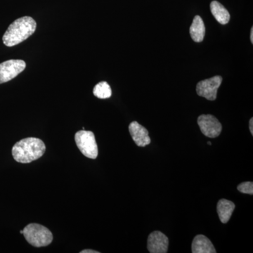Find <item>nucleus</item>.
<instances>
[{
  "mask_svg": "<svg viewBox=\"0 0 253 253\" xmlns=\"http://www.w3.org/2000/svg\"><path fill=\"white\" fill-rule=\"evenodd\" d=\"M37 23L33 18L24 16L11 23L5 32L2 41L6 46L17 45L27 40L36 32Z\"/></svg>",
  "mask_w": 253,
  "mask_h": 253,
  "instance_id": "obj_1",
  "label": "nucleus"
},
{
  "mask_svg": "<svg viewBox=\"0 0 253 253\" xmlns=\"http://www.w3.org/2000/svg\"><path fill=\"white\" fill-rule=\"evenodd\" d=\"M46 151L44 143L36 137L21 139L12 148V155L18 163H29L39 159Z\"/></svg>",
  "mask_w": 253,
  "mask_h": 253,
  "instance_id": "obj_2",
  "label": "nucleus"
},
{
  "mask_svg": "<svg viewBox=\"0 0 253 253\" xmlns=\"http://www.w3.org/2000/svg\"><path fill=\"white\" fill-rule=\"evenodd\" d=\"M23 234L28 244L34 247H45L53 241L52 233L41 224H29L23 229Z\"/></svg>",
  "mask_w": 253,
  "mask_h": 253,
  "instance_id": "obj_3",
  "label": "nucleus"
},
{
  "mask_svg": "<svg viewBox=\"0 0 253 253\" xmlns=\"http://www.w3.org/2000/svg\"><path fill=\"white\" fill-rule=\"evenodd\" d=\"M76 145L82 154L86 158L96 159L97 158L98 146L94 133L84 129L78 131L75 135Z\"/></svg>",
  "mask_w": 253,
  "mask_h": 253,
  "instance_id": "obj_4",
  "label": "nucleus"
},
{
  "mask_svg": "<svg viewBox=\"0 0 253 253\" xmlns=\"http://www.w3.org/2000/svg\"><path fill=\"white\" fill-rule=\"evenodd\" d=\"M26 67V63L23 60H8L0 63V84L14 79Z\"/></svg>",
  "mask_w": 253,
  "mask_h": 253,
  "instance_id": "obj_5",
  "label": "nucleus"
},
{
  "mask_svg": "<svg viewBox=\"0 0 253 253\" xmlns=\"http://www.w3.org/2000/svg\"><path fill=\"white\" fill-rule=\"evenodd\" d=\"M222 83V78L217 76L199 82L196 85V92L198 95L206 98L209 101L217 99V90Z\"/></svg>",
  "mask_w": 253,
  "mask_h": 253,
  "instance_id": "obj_6",
  "label": "nucleus"
},
{
  "mask_svg": "<svg viewBox=\"0 0 253 253\" xmlns=\"http://www.w3.org/2000/svg\"><path fill=\"white\" fill-rule=\"evenodd\" d=\"M198 125L205 136L216 138L222 130V126L217 118L212 115H201L198 118Z\"/></svg>",
  "mask_w": 253,
  "mask_h": 253,
  "instance_id": "obj_7",
  "label": "nucleus"
},
{
  "mask_svg": "<svg viewBox=\"0 0 253 253\" xmlns=\"http://www.w3.org/2000/svg\"><path fill=\"white\" fill-rule=\"evenodd\" d=\"M169 246V239L161 231H155L148 238L147 249L151 253H166Z\"/></svg>",
  "mask_w": 253,
  "mask_h": 253,
  "instance_id": "obj_8",
  "label": "nucleus"
},
{
  "mask_svg": "<svg viewBox=\"0 0 253 253\" xmlns=\"http://www.w3.org/2000/svg\"><path fill=\"white\" fill-rule=\"evenodd\" d=\"M129 131L133 140L139 147H144L151 144L149 131L136 121L129 124Z\"/></svg>",
  "mask_w": 253,
  "mask_h": 253,
  "instance_id": "obj_9",
  "label": "nucleus"
},
{
  "mask_svg": "<svg viewBox=\"0 0 253 253\" xmlns=\"http://www.w3.org/2000/svg\"><path fill=\"white\" fill-rule=\"evenodd\" d=\"M193 253H216L215 249L212 242L206 236L197 235L193 240Z\"/></svg>",
  "mask_w": 253,
  "mask_h": 253,
  "instance_id": "obj_10",
  "label": "nucleus"
},
{
  "mask_svg": "<svg viewBox=\"0 0 253 253\" xmlns=\"http://www.w3.org/2000/svg\"><path fill=\"white\" fill-rule=\"evenodd\" d=\"M234 209L235 204L234 203L229 200H219L217 204V211L219 219L223 224H226L229 221Z\"/></svg>",
  "mask_w": 253,
  "mask_h": 253,
  "instance_id": "obj_11",
  "label": "nucleus"
},
{
  "mask_svg": "<svg viewBox=\"0 0 253 253\" xmlns=\"http://www.w3.org/2000/svg\"><path fill=\"white\" fill-rule=\"evenodd\" d=\"M189 32L191 38L196 42H201L204 41L206 35V27L201 16H195L192 24L190 27Z\"/></svg>",
  "mask_w": 253,
  "mask_h": 253,
  "instance_id": "obj_12",
  "label": "nucleus"
},
{
  "mask_svg": "<svg viewBox=\"0 0 253 253\" xmlns=\"http://www.w3.org/2000/svg\"><path fill=\"white\" fill-rule=\"evenodd\" d=\"M211 11L216 21L220 24L225 25L229 22L230 14L227 9L219 1H212L211 2Z\"/></svg>",
  "mask_w": 253,
  "mask_h": 253,
  "instance_id": "obj_13",
  "label": "nucleus"
},
{
  "mask_svg": "<svg viewBox=\"0 0 253 253\" xmlns=\"http://www.w3.org/2000/svg\"><path fill=\"white\" fill-rule=\"evenodd\" d=\"M93 94L99 99H104L110 98L112 95L111 86L106 82H100L93 89Z\"/></svg>",
  "mask_w": 253,
  "mask_h": 253,
  "instance_id": "obj_14",
  "label": "nucleus"
},
{
  "mask_svg": "<svg viewBox=\"0 0 253 253\" xmlns=\"http://www.w3.org/2000/svg\"><path fill=\"white\" fill-rule=\"evenodd\" d=\"M240 192L243 194L253 195V183L252 181H246L241 183L237 187Z\"/></svg>",
  "mask_w": 253,
  "mask_h": 253,
  "instance_id": "obj_15",
  "label": "nucleus"
},
{
  "mask_svg": "<svg viewBox=\"0 0 253 253\" xmlns=\"http://www.w3.org/2000/svg\"><path fill=\"white\" fill-rule=\"evenodd\" d=\"M249 127H250V131H251V134L253 135V118H251V120H250V123H249Z\"/></svg>",
  "mask_w": 253,
  "mask_h": 253,
  "instance_id": "obj_16",
  "label": "nucleus"
},
{
  "mask_svg": "<svg viewBox=\"0 0 253 253\" xmlns=\"http://www.w3.org/2000/svg\"><path fill=\"white\" fill-rule=\"evenodd\" d=\"M81 253H99L98 251H93V250H84L81 251Z\"/></svg>",
  "mask_w": 253,
  "mask_h": 253,
  "instance_id": "obj_17",
  "label": "nucleus"
},
{
  "mask_svg": "<svg viewBox=\"0 0 253 253\" xmlns=\"http://www.w3.org/2000/svg\"><path fill=\"white\" fill-rule=\"evenodd\" d=\"M251 43L253 44V28H251Z\"/></svg>",
  "mask_w": 253,
  "mask_h": 253,
  "instance_id": "obj_18",
  "label": "nucleus"
},
{
  "mask_svg": "<svg viewBox=\"0 0 253 253\" xmlns=\"http://www.w3.org/2000/svg\"><path fill=\"white\" fill-rule=\"evenodd\" d=\"M208 145H211V144H211V141H208Z\"/></svg>",
  "mask_w": 253,
  "mask_h": 253,
  "instance_id": "obj_19",
  "label": "nucleus"
},
{
  "mask_svg": "<svg viewBox=\"0 0 253 253\" xmlns=\"http://www.w3.org/2000/svg\"><path fill=\"white\" fill-rule=\"evenodd\" d=\"M23 230L21 231H20V234H23Z\"/></svg>",
  "mask_w": 253,
  "mask_h": 253,
  "instance_id": "obj_20",
  "label": "nucleus"
}]
</instances>
